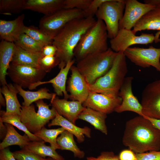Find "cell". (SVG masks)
<instances>
[{
    "label": "cell",
    "mask_w": 160,
    "mask_h": 160,
    "mask_svg": "<svg viewBox=\"0 0 160 160\" xmlns=\"http://www.w3.org/2000/svg\"><path fill=\"white\" fill-rule=\"evenodd\" d=\"M27 0H0V13L7 15L18 14L24 9Z\"/></svg>",
    "instance_id": "836d02e7"
},
{
    "label": "cell",
    "mask_w": 160,
    "mask_h": 160,
    "mask_svg": "<svg viewBox=\"0 0 160 160\" xmlns=\"http://www.w3.org/2000/svg\"><path fill=\"white\" fill-rule=\"evenodd\" d=\"M136 153L160 150V131L145 117L139 115L126 122L122 139Z\"/></svg>",
    "instance_id": "6da1fadb"
},
{
    "label": "cell",
    "mask_w": 160,
    "mask_h": 160,
    "mask_svg": "<svg viewBox=\"0 0 160 160\" xmlns=\"http://www.w3.org/2000/svg\"><path fill=\"white\" fill-rule=\"evenodd\" d=\"M47 160H55L54 159H53L50 157H48L47 159Z\"/></svg>",
    "instance_id": "f907efd6"
},
{
    "label": "cell",
    "mask_w": 160,
    "mask_h": 160,
    "mask_svg": "<svg viewBox=\"0 0 160 160\" xmlns=\"http://www.w3.org/2000/svg\"><path fill=\"white\" fill-rule=\"evenodd\" d=\"M125 8L124 0H106L100 6L95 15L103 21L107 28L108 38L111 39L119 30V23L123 18Z\"/></svg>",
    "instance_id": "ba28073f"
},
{
    "label": "cell",
    "mask_w": 160,
    "mask_h": 160,
    "mask_svg": "<svg viewBox=\"0 0 160 160\" xmlns=\"http://www.w3.org/2000/svg\"><path fill=\"white\" fill-rule=\"evenodd\" d=\"M57 50V48L52 44L44 46L41 52V56H55Z\"/></svg>",
    "instance_id": "7bdbcfd3"
},
{
    "label": "cell",
    "mask_w": 160,
    "mask_h": 160,
    "mask_svg": "<svg viewBox=\"0 0 160 160\" xmlns=\"http://www.w3.org/2000/svg\"><path fill=\"white\" fill-rule=\"evenodd\" d=\"M25 15L22 14L11 20H0V37L1 40L14 43L24 31Z\"/></svg>",
    "instance_id": "ac0fdd59"
},
{
    "label": "cell",
    "mask_w": 160,
    "mask_h": 160,
    "mask_svg": "<svg viewBox=\"0 0 160 160\" xmlns=\"http://www.w3.org/2000/svg\"><path fill=\"white\" fill-rule=\"evenodd\" d=\"M0 121L3 123L9 124L23 131L28 135L31 141L43 140L28 131L26 127L21 121L19 115L7 113L6 111L3 110L0 111Z\"/></svg>",
    "instance_id": "4dcf8cb0"
},
{
    "label": "cell",
    "mask_w": 160,
    "mask_h": 160,
    "mask_svg": "<svg viewBox=\"0 0 160 160\" xmlns=\"http://www.w3.org/2000/svg\"><path fill=\"white\" fill-rule=\"evenodd\" d=\"M143 116L160 119V79L147 85L141 94Z\"/></svg>",
    "instance_id": "8fae6325"
},
{
    "label": "cell",
    "mask_w": 160,
    "mask_h": 160,
    "mask_svg": "<svg viewBox=\"0 0 160 160\" xmlns=\"http://www.w3.org/2000/svg\"><path fill=\"white\" fill-rule=\"evenodd\" d=\"M124 1V11L123 18L119 23V29L131 30L144 14L156 7L151 4L141 3L136 0H125Z\"/></svg>",
    "instance_id": "4fadbf2b"
},
{
    "label": "cell",
    "mask_w": 160,
    "mask_h": 160,
    "mask_svg": "<svg viewBox=\"0 0 160 160\" xmlns=\"http://www.w3.org/2000/svg\"><path fill=\"white\" fill-rule=\"evenodd\" d=\"M124 53L126 57L136 65L144 68L152 66L160 73V48L152 45L146 48L129 47Z\"/></svg>",
    "instance_id": "30bf717a"
},
{
    "label": "cell",
    "mask_w": 160,
    "mask_h": 160,
    "mask_svg": "<svg viewBox=\"0 0 160 160\" xmlns=\"http://www.w3.org/2000/svg\"><path fill=\"white\" fill-rule=\"evenodd\" d=\"M16 45L14 42L1 40L0 43V81L2 86L7 84L6 76Z\"/></svg>",
    "instance_id": "7402d4cb"
},
{
    "label": "cell",
    "mask_w": 160,
    "mask_h": 160,
    "mask_svg": "<svg viewBox=\"0 0 160 160\" xmlns=\"http://www.w3.org/2000/svg\"><path fill=\"white\" fill-rule=\"evenodd\" d=\"M107 114L88 107H85L79 116V119L86 121L95 129L107 135L108 130L105 124Z\"/></svg>",
    "instance_id": "cb8c5ba5"
},
{
    "label": "cell",
    "mask_w": 160,
    "mask_h": 160,
    "mask_svg": "<svg viewBox=\"0 0 160 160\" xmlns=\"http://www.w3.org/2000/svg\"><path fill=\"white\" fill-rule=\"evenodd\" d=\"M154 6V9L146 13L136 23L132 30L134 34L145 30L160 31V4Z\"/></svg>",
    "instance_id": "ffe728a7"
},
{
    "label": "cell",
    "mask_w": 160,
    "mask_h": 160,
    "mask_svg": "<svg viewBox=\"0 0 160 160\" xmlns=\"http://www.w3.org/2000/svg\"><path fill=\"white\" fill-rule=\"evenodd\" d=\"M35 103L38 108L37 112L33 104L28 106L22 105L19 115L21 122L33 134L39 131L50 120L53 119L57 113L55 109L53 107L50 109L49 105L43 100Z\"/></svg>",
    "instance_id": "8992f818"
},
{
    "label": "cell",
    "mask_w": 160,
    "mask_h": 160,
    "mask_svg": "<svg viewBox=\"0 0 160 160\" xmlns=\"http://www.w3.org/2000/svg\"><path fill=\"white\" fill-rule=\"evenodd\" d=\"M0 160H16L14 158L13 152H11L9 148H6L0 150Z\"/></svg>",
    "instance_id": "ee69618b"
},
{
    "label": "cell",
    "mask_w": 160,
    "mask_h": 160,
    "mask_svg": "<svg viewBox=\"0 0 160 160\" xmlns=\"http://www.w3.org/2000/svg\"><path fill=\"white\" fill-rule=\"evenodd\" d=\"M153 2L155 4H160V0H153Z\"/></svg>",
    "instance_id": "681fc988"
},
{
    "label": "cell",
    "mask_w": 160,
    "mask_h": 160,
    "mask_svg": "<svg viewBox=\"0 0 160 160\" xmlns=\"http://www.w3.org/2000/svg\"><path fill=\"white\" fill-rule=\"evenodd\" d=\"M144 117L149 120L155 127L160 131V119H156Z\"/></svg>",
    "instance_id": "bcb514c9"
},
{
    "label": "cell",
    "mask_w": 160,
    "mask_h": 160,
    "mask_svg": "<svg viewBox=\"0 0 160 160\" xmlns=\"http://www.w3.org/2000/svg\"><path fill=\"white\" fill-rule=\"evenodd\" d=\"M108 32L105 25L97 20L93 26L83 36L74 51L77 61L87 56L108 50Z\"/></svg>",
    "instance_id": "5b68a950"
},
{
    "label": "cell",
    "mask_w": 160,
    "mask_h": 160,
    "mask_svg": "<svg viewBox=\"0 0 160 160\" xmlns=\"http://www.w3.org/2000/svg\"><path fill=\"white\" fill-rule=\"evenodd\" d=\"M84 17L83 10L77 9H60L44 15L40 20L39 28L53 39L68 22L75 19Z\"/></svg>",
    "instance_id": "52a82bcc"
},
{
    "label": "cell",
    "mask_w": 160,
    "mask_h": 160,
    "mask_svg": "<svg viewBox=\"0 0 160 160\" xmlns=\"http://www.w3.org/2000/svg\"><path fill=\"white\" fill-rule=\"evenodd\" d=\"M73 135L66 130L60 134L57 139V144L62 150L70 151L73 153L75 157L82 159L85 153L78 147L74 141Z\"/></svg>",
    "instance_id": "f546056e"
},
{
    "label": "cell",
    "mask_w": 160,
    "mask_h": 160,
    "mask_svg": "<svg viewBox=\"0 0 160 160\" xmlns=\"http://www.w3.org/2000/svg\"><path fill=\"white\" fill-rule=\"evenodd\" d=\"M14 43L22 49L34 53H41L44 46L25 33L22 34Z\"/></svg>",
    "instance_id": "d6a6232c"
},
{
    "label": "cell",
    "mask_w": 160,
    "mask_h": 160,
    "mask_svg": "<svg viewBox=\"0 0 160 160\" xmlns=\"http://www.w3.org/2000/svg\"><path fill=\"white\" fill-rule=\"evenodd\" d=\"M16 160H47L25 149L13 152Z\"/></svg>",
    "instance_id": "8d00e7d4"
},
{
    "label": "cell",
    "mask_w": 160,
    "mask_h": 160,
    "mask_svg": "<svg viewBox=\"0 0 160 160\" xmlns=\"http://www.w3.org/2000/svg\"><path fill=\"white\" fill-rule=\"evenodd\" d=\"M71 74L67 81L66 90L69 93V99L78 101L82 104L86 100L89 91L87 84L76 66L72 65Z\"/></svg>",
    "instance_id": "2e32d148"
},
{
    "label": "cell",
    "mask_w": 160,
    "mask_h": 160,
    "mask_svg": "<svg viewBox=\"0 0 160 160\" xmlns=\"http://www.w3.org/2000/svg\"><path fill=\"white\" fill-rule=\"evenodd\" d=\"M106 0H92L87 8L83 11L84 17H93L101 4Z\"/></svg>",
    "instance_id": "f35d334b"
},
{
    "label": "cell",
    "mask_w": 160,
    "mask_h": 160,
    "mask_svg": "<svg viewBox=\"0 0 160 160\" xmlns=\"http://www.w3.org/2000/svg\"><path fill=\"white\" fill-rule=\"evenodd\" d=\"M122 99L119 96L111 97L105 95L89 91L88 96L83 104L84 106L107 114L115 111L121 103Z\"/></svg>",
    "instance_id": "9a60e30c"
},
{
    "label": "cell",
    "mask_w": 160,
    "mask_h": 160,
    "mask_svg": "<svg viewBox=\"0 0 160 160\" xmlns=\"http://www.w3.org/2000/svg\"><path fill=\"white\" fill-rule=\"evenodd\" d=\"M59 63V59L55 56H41L39 60L40 68L47 73L58 65Z\"/></svg>",
    "instance_id": "d590c367"
},
{
    "label": "cell",
    "mask_w": 160,
    "mask_h": 160,
    "mask_svg": "<svg viewBox=\"0 0 160 160\" xmlns=\"http://www.w3.org/2000/svg\"><path fill=\"white\" fill-rule=\"evenodd\" d=\"M127 72L126 57L124 52H118L108 71L92 84H87L88 88L89 91L111 97H117Z\"/></svg>",
    "instance_id": "3957f363"
},
{
    "label": "cell",
    "mask_w": 160,
    "mask_h": 160,
    "mask_svg": "<svg viewBox=\"0 0 160 160\" xmlns=\"http://www.w3.org/2000/svg\"><path fill=\"white\" fill-rule=\"evenodd\" d=\"M59 126L75 135L78 142L81 143L85 140L84 135L87 137H91V129L85 126L83 128L79 127L65 118L59 114L57 111L56 116L48 124V127Z\"/></svg>",
    "instance_id": "603a6c76"
},
{
    "label": "cell",
    "mask_w": 160,
    "mask_h": 160,
    "mask_svg": "<svg viewBox=\"0 0 160 160\" xmlns=\"http://www.w3.org/2000/svg\"><path fill=\"white\" fill-rule=\"evenodd\" d=\"M65 130V129L62 127L57 129H48L44 127L39 131L34 134L44 141L45 143H49L51 147L56 150L60 149L57 142V136Z\"/></svg>",
    "instance_id": "1f68e13d"
},
{
    "label": "cell",
    "mask_w": 160,
    "mask_h": 160,
    "mask_svg": "<svg viewBox=\"0 0 160 160\" xmlns=\"http://www.w3.org/2000/svg\"><path fill=\"white\" fill-rule=\"evenodd\" d=\"M0 103L1 106L5 107L6 106V101L4 97L3 96L2 93L0 92Z\"/></svg>",
    "instance_id": "7dc6e473"
},
{
    "label": "cell",
    "mask_w": 160,
    "mask_h": 160,
    "mask_svg": "<svg viewBox=\"0 0 160 160\" xmlns=\"http://www.w3.org/2000/svg\"><path fill=\"white\" fill-rule=\"evenodd\" d=\"M64 0H27L24 9L47 16L63 8Z\"/></svg>",
    "instance_id": "44dd1931"
},
{
    "label": "cell",
    "mask_w": 160,
    "mask_h": 160,
    "mask_svg": "<svg viewBox=\"0 0 160 160\" xmlns=\"http://www.w3.org/2000/svg\"><path fill=\"white\" fill-rule=\"evenodd\" d=\"M87 160H120L119 156L116 155L112 151H103L97 157H88Z\"/></svg>",
    "instance_id": "60d3db41"
},
{
    "label": "cell",
    "mask_w": 160,
    "mask_h": 160,
    "mask_svg": "<svg viewBox=\"0 0 160 160\" xmlns=\"http://www.w3.org/2000/svg\"><path fill=\"white\" fill-rule=\"evenodd\" d=\"M7 132V129L3 122L0 120V136L1 139H4Z\"/></svg>",
    "instance_id": "f6af8a7d"
},
{
    "label": "cell",
    "mask_w": 160,
    "mask_h": 160,
    "mask_svg": "<svg viewBox=\"0 0 160 160\" xmlns=\"http://www.w3.org/2000/svg\"><path fill=\"white\" fill-rule=\"evenodd\" d=\"M117 53L109 48L105 51L87 56L78 61L76 66L87 84H91L110 70Z\"/></svg>",
    "instance_id": "277c9868"
},
{
    "label": "cell",
    "mask_w": 160,
    "mask_h": 160,
    "mask_svg": "<svg viewBox=\"0 0 160 160\" xmlns=\"http://www.w3.org/2000/svg\"><path fill=\"white\" fill-rule=\"evenodd\" d=\"M18 91V94L23 98L24 102L22 105L29 106L34 102L43 99L51 100L56 96L55 93H49L46 87L42 88L36 91H31L24 90L21 87L14 84Z\"/></svg>",
    "instance_id": "83f0119b"
},
{
    "label": "cell",
    "mask_w": 160,
    "mask_h": 160,
    "mask_svg": "<svg viewBox=\"0 0 160 160\" xmlns=\"http://www.w3.org/2000/svg\"><path fill=\"white\" fill-rule=\"evenodd\" d=\"M50 104L59 114L74 124L85 108L78 101H68L56 96L50 100Z\"/></svg>",
    "instance_id": "e0dca14e"
},
{
    "label": "cell",
    "mask_w": 160,
    "mask_h": 160,
    "mask_svg": "<svg viewBox=\"0 0 160 160\" xmlns=\"http://www.w3.org/2000/svg\"><path fill=\"white\" fill-rule=\"evenodd\" d=\"M155 40V36L153 33H142L139 36L134 34L132 30L119 29L116 36L110 39V48L118 53L124 52L131 45L135 44L147 45L152 43Z\"/></svg>",
    "instance_id": "7c38bea8"
},
{
    "label": "cell",
    "mask_w": 160,
    "mask_h": 160,
    "mask_svg": "<svg viewBox=\"0 0 160 160\" xmlns=\"http://www.w3.org/2000/svg\"><path fill=\"white\" fill-rule=\"evenodd\" d=\"M137 160H160V151H151L136 153Z\"/></svg>",
    "instance_id": "ab89813d"
},
{
    "label": "cell",
    "mask_w": 160,
    "mask_h": 160,
    "mask_svg": "<svg viewBox=\"0 0 160 160\" xmlns=\"http://www.w3.org/2000/svg\"><path fill=\"white\" fill-rule=\"evenodd\" d=\"M41 53L31 52L16 45L11 63L40 68L39 60L41 56Z\"/></svg>",
    "instance_id": "4316f807"
},
{
    "label": "cell",
    "mask_w": 160,
    "mask_h": 160,
    "mask_svg": "<svg viewBox=\"0 0 160 160\" xmlns=\"http://www.w3.org/2000/svg\"><path fill=\"white\" fill-rule=\"evenodd\" d=\"M7 129L6 135L0 144V150H1L12 145L19 146L23 148L31 142L25 134L23 135L20 134L15 129L13 126L8 123H5Z\"/></svg>",
    "instance_id": "484cf974"
},
{
    "label": "cell",
    "mask_w": 160,
    "mask_h": 160,
    "mask_svg": "<svg viewBox=\"0 0 160 160\" xmlns=\"http://www.w3.org/2000/svg\"><path fill=\"white\" fill-rule=\"evenodd\" d=\"M74 62V60L69 61L64 68L60 69L58 74L54 78L49 81H41L34 83L31 85L28 89L32 90L40 85L51 84L55 93L57 95L62 96L63 95L64 98L68 100L69 95L66 90V83L68 72Z\"/></svg>",
    "instance_id": "d6986e66"
},
{
    "label": "cell",
    "mask_w": 160,
    "mask_h": 160,
    "mask_svg": "<svg viewBox=\"0 0 160 160\" xmlns=\"http://www.w3.org/2000/svg\"><path fill=\"white\" fill-rule=\"evenodd\" d=\"M133 79V77L132 76L126 77L125 78L118 94V96L122 99V102L115 109V111L121 113L130 111L143 116L141 103L132 91Z\"/></svg>",
    "instance_id": "5bb4252c"
},
{
    "label": "cell",
    "mask_w": 160,
    "mask_h": 160,
    "mask_svg": "<svg viewBox=\"0 0 160 160\" xmlns=\"http://www.w3.org/2000/svg\"><path fill=\"white\" fill-rule=\"evenodd\" d=\"M0 92L6 100V113L20 115L22 105L20 103L17 97L18 91L14 85L9 83L2 86L0 88Z\"/></svg>",
    "instance_id": "d4e9b609"
},
{
    "label": "cell",
    "mask_w": 160,
    "mask_h": 160,
    "mask_svg": "<svg viewBox=\"0 0 160 160\" xmlns=\"http://www.w3.org/2000/svg\"><path fill=\"white\" fill-rule=\"evenodd\" d=\"M29 151L42 157H50L55 160H65L64 158L58 154L50 146H47L43 140L30 142L24 148Z\"/></svg>",
    "instance_id": "f1b7e54d"
},
{
    "label": "cell",
    "mask_w": 160,
    "mask_h": 160,
    "mask_svg": "<svg viewBox=\"0 0 160 160\" xmlns=\"http://www.w3.org/2000/svg\"><path fill=\"white\" fill-rule=\"evenodd\" d=\"M160 35V31L157 32L155 35V40L154 42L155 43H157L160 42V38H159Z\"/></svg>",
    "instance_id": "c3c4849f"
},
{
    "label": "cell",
    "mask_w": 160,
    "mask_h": 160,
    "mask_svg": "<svg viewBox=\"0 0 160 160\" xmlns=\"http://www.w3.org/2000/svg\"><path fill=\"white\" fill-rule=\"evenodd\" d=\"M119 157L120 160H137L136 153L130 149L122 151Z\"/></svg>",
    "instance_id": "b9f144b4"
},
{
    "label": "cell",
    "mask_w": 160,
    "mask_h": 160,
    "mask_svg": "<svg viewBox=\"0 0 160 160\" xmlns=\"http://www.w3.org/2000/svg\"><path fill=\"white\" fill-rule=\"evenodd\" d=\"M92 0H64L63 8L85 10Z\"/></svg>",
    "instance_id": "74e56055"
},
{
    "label": "cell",
    "mask_w": 160,
    "mask_h": 160,
    "mask_svg": "<svg viewBox=\"0 0 160 160\" xmlns=\"http://www.w3.org/2000/svg\"><path fill=\"white\" fill-rule=\"evenodd\" d=\"M93 17L74 19L68 22L54 37L52 45L57 49L55 55L59 59V69L73 60L74 51L84 34L95 24Z\"/></svg>",
    "instance_id": "7a4b0ae2"
},
{
    "label": "cell",
    "mask_w": 160,
    "mask_h": 160,
    "mask_svg": "<svg viewBox=\"0 0 160 160\" xmlns=\"http://www.w3.org/2000/svg\"><path fill=\"white\" fill-rule=\"evenodd\" d=\"M46 73L40 68L11 63L7 75L14 84L23 88H29L32 84L42 81Z\"/></svg>",
    "instance_id": "9c48e42d"
},
{
    "label": "cell",
    "mask_w": 160,
    "mask_h": 160,
    "mask_svg": "<svg viewBox=\"0 0 160 160\" xmlns=\"http://www.w3.org/2000/svg\"><path fill=\"white\" fill-rule=\"evenodd\" d=\"M24 33L44 46L52 44L53 39L39 28L35 26H26Z\"/></svg>",
    "instance_id": "e575fe53"
}]
</instances>
